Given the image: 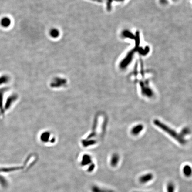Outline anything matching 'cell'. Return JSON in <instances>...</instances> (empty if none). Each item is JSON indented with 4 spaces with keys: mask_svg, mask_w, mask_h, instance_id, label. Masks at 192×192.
Masks as SVG:
<instances>
[{
    "mask_svg": "<svg viewBox=\"0 0 192 192\" xmlns=\"http://www.w3.org/2000/svg\"><path fill=\"white\" fill-rule=\"evenodd\" d=\"M95 164L94 163H92L91 164L89 165V166H88V167L87 168V172L89 173H92L94 171V170H95Z\"/></svg>",
    "mask_w": 192,
    "mask_h": 192,
    "instance_id": "9",
    "label": "cell"
},
{
    "mask_svg": "<svg viewBox=\"0 0 192 192\" xmlns=\"http://www.w3.org/2000/svg\"><path fill=\"white\" fill-rule=\"evenodd\" d=\"M8 80V77L6 76H3L0 77V83L6 82Z\"/></svg>",
    "mask_w": 192,
    "mask_h": 192,
    "instance_id": "10",
    "label": "cell"
},
{
    "mask_svg": "<svg viewBox=\"0 0 192 192\" xmlns=\"http://www.w3.org/2000/svg\"><path fill=\"white\" fill-rule=\"evenodd\" d=\"M167 192H175V186L172 182H169L167 185Z\"/></svg>",
    "mask_w": 192,
    "mask_h": 192,
    "instance_id": "8",
    "label": "cell"
},
{
    "mask_svg": "<svg viewBox=\"0 0 192 192\" xmlns=\"http://www.w3.org/2000/svg\"><path fill=\"white\" fill-rule=\"evenodd\" d=\"M11 23V20L8 17L3 18L1 21V24L2 26L4 28H8L10 25Z\"/></svg>",
    "mask_w": 192,
    "mask_h": 192,
    "instance_id": "7",
    "label": "cell"
},
{
    "mask_svg": "<svg viewBox=\"0 0 192 192\" xmlns=\"http://www.w3.org/2000/svg\"><path fill=\"white\" fill-rule=\"evenodd\" d=\"M183 173L186 177H190L192 175V168L189 165H186L183 168Z\"/></svg>",
    "mask_w": 192,
    "mask_h": 192,
    "instance_id": "5",
    "label": "cell"
},
{
    "mask_svg": "<svg viewBox=\"0 0 192 192\" xmlns=\"http://www.w3.org/2000/svg\"><path fill=\"white\" fill-rule=\"evenodd\" d=\"M153 178V174L151 173H148L140 177L139 178V181L142 184H145L150 182Z\"/></svg>",
    "mask_w": 192,
    "mask_h": 192,
    "instance_id": "3",
    "label": "cell"
},
{
    "mask_svg": "<svg viewBox=\"0 0 192 192\" xmlns=\"http://www.w3.org/2000/svg\"><path fill=\"white\" fill-rule=\"evenodd\" d=\"M93 162L92 157L90 155L85 154L82 157L80 164L83 167H87V166L88 167Z\"/></svg>",
    "mask_w": 192,
    "mask_h": 192,
    "instance_id": "1",
    "label": "cell"
},
{
    "mask_svg": "<svg viewBox=\"0 0 192 192\" xmlns=\"http://www.w3.org/2000/svg\"><path fill=\"white\" fill-rule=\"evenodd\" d=\"M119 160H120V157H119V156L118 155V154L116 153L113 154L112 156V157L110 159V164L111 166L113 167H116L117 165H118V163H119Z\"/></svg>",
    "mask_w": 192,
    "mask_h": 192,
    "instance_id": "4",
    "label": "cell"
},
{
    "mask_svg": "<svg viewBox=\"0 0 192 192\" xmlns=\"http://www.w3.org/2000/svg\"><path fill=\"white\" fill-rule=\"evenodd\" d=\"M138 192V191H135V192Z\"/></svg>",
    "mask_w": 192,
    "mask_h": 192,
    "instance_id": "11",
    "label": "cell"
},
{
    "mask_svg": "<svg viewBox=\"0 0 192 192\" xmlns=\"http://www.w3.org/2000/svg\"><path fill=\"white\" fill-rule=\"evenodd\" d=\"M143 130V126L142 125H137L133 128L131 130V133L132 134L136 135L139 134Z\"/></svg>",
    "mask_w": 192,
    "mask_h": 192,
    "instance_id": "6",
    "label": "cell"
},
{
    "mask_svg": "<svg viewBox=\"0 0 192 192\" xmlns=\"http://www.w3.org/2000/svg\"><path fill=\"white\" fill-rule=\"evenodd\" d=\"M90 190L91 192H115L111 189L103 188L97 185H93L91 187Z\"/></svg>",
    "mask_w": 192,
    "mask_h": 192,
    "instance_id": "2",
    "label": "cell"
}]
</instances>
